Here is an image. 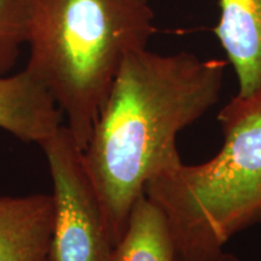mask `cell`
I'll list each match as a JSON object with an SVG mask.
<instances>
[{"label": "cell", "mask_w": 261, "mask_h": 261, "mask_svg": "<svg viewBox=\"0 0 261 261\" xmlns=\"http://www.w3.org/2000/svg\"><path fill=\"white\" fill-rule=\"evenodd\" d=\"M62 112L29 71L0 75V128L40 145L62 126Z\"/></svg>", "instance_id": "8992f818"}, {"label": "cell", "mask_w": 261, "mask_h": 261, "mask_svg": "<svg viewBox=\"0 0 261 261\" xmlns=\"http://www.w3.org/2000/svg\"><path fill=\"white\" fill-rule=\"evenodd\" d=\"M52 180L55 221L50 261H114V246L83 161V150L62 125L40 144Z\"/></svg>", "instance_id": "277c9868"}, {"label": "cell", "mask_w": 261, "mask_h": 261, "mask_svg": "<svg viewBox=\"0 0 261 261\" xmlns=\"http://www.w3.org/2000/svg\"><path fill=\"white\" fill-rule=\"evenodd\" d=\"M224 143L200 165L180 163L149 180L145 195L167 218L178 257H210L261 224V89L218 114Z\"/></svg>", "instance_id": "3957f363"}, {"label": "cell", "mask_w": 261, "mask_h": 261, "mask_svg": "<svg viewBox=\"0 0 261 261\" xmlns=\"http://www.w3.org/2000/svg\"><path fill=\"white\" fill-rule=\"evenodd\" d=\"M215 37L233 67L238 96L261 89V0H218Z\"/></svg>", "instance_id": "52a82bcc"}, {"label": "cell", "mask_w": 261, "mask_h": 261, "mask_svg": "<svg viewBox=\"0 0 261 261\" xmlns=\"http://www.w3.org/2000/svg\"><path fill=\"white\" fill-rule=\"evenodd\" d=\"M167 218L145 194L129 213L121 240L114 248V261H177Z\"/></svg>", "instance_id": "ba28073f"}, {"label": "cell", "mask_w": 261, "mask_h": 261, "mask_svg": "<svg viewBox=\"0 0 261 261\" xmlns=\"http://www.w3.org/2000/svg\"><path fill=\"white\" fill-rule=\"evenodd\" d=\"M145 2H149L150 3V0H145Z\"/></svg>", "instance_id": "8fae6325"}, {"label": "cell", "mask_w": 261, "mask_h": 261, "mask_svg": "<svg viewBox=\"0 0 261 261\" xmlns=\"http://www.w3.org/2000/svg\"><path fill=\"white\" fill-rule=\"evenodd\" d=\"M145 0H29L25 69L67 120L81 150L130 52L156 31Z\"/></svg>", "instance_id": "7a4b0ae2"}, {"label": "cell", "mask_w": 261, "mask_h": 261, "mask_svg": "<svg viewBox=\"0 0 261 261\" xmlns=\"http://www.w3.org/2000/svg\"><path fill=\"white\" fill-rule=\"evenodd\" d=\"M29 0H0V75L9 74L25 46Z\"/></svg>", "instance_id": "9c48e42d"}, {"label": "cell", "mask_w": 261, "mask_h": 261, "mask_svg": "<svg viewBox=\"0 0 261 261\" xmlns=\"http://www.w3.org/2000/svg\"><path fill=\"white\" fill-rule=\"evenodd\" d=\"M54 221L52 194L0 196V261H50Z\"/></svg>", "instance_id": "5b68a950"}, {"label": "cell", "mask_w": 261, "mask_h": 261, "mask_svg": "<svg viewBox=\"0 0 261 261\" xmlns=\"http://www.w3.org/2000/svg\"><path fill=\"white\" fill-rule=\"evenodd\" d=\"M226 65L219 58L148 47L123 61L83 150L114 246L149 180L182 162L178 133L219 102Z\"/></svg>", "instance_id": "6da1fadb"}, {"label": "cell", "mask_w": 261, "mask_h": 261, "mask_svg": "<svg viewBox=\"0 0 261 261\" xmlns=\"http://www.w3.org/2000/svg\"><path fill=\"white\" fill-rule=\"evenodd\" d=\"M177 261H240L236 255L231 253H225L224 250L214 256L198 257V259H190V257H178Z\"/></svg>", "instance_id": "30bf717a"}]
</instances>
